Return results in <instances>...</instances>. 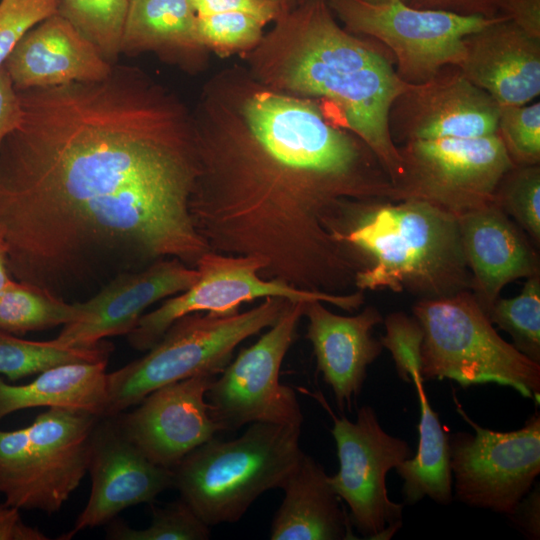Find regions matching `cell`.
<instances>
[{
	"label": "cell",
	"instance_id": "6da1fadb",
	"mask_svg": "<svg viewBox=\"0 0 540 540\" xmlns=\"http://www.w3.org/2000/svg\"><path fill=\"white\" fill-rule=\"evenodd\" d=\"M17 91L22 119L0 145L14 279L62 297L161 259L195 268L209 248L189 213L194 124L172 93L117 64L101 80Z\"/></svg>",
	"mask_w": 540,
	"mask_h": 540
},
{
	"label": "cell",
	"instance_id": "7a4b0ae2",
	"mask_svg": "<svg viewBox=\"0 0 540 540\" xmlns=\"http://www.w3.org/2000/svg\"><path fill=\"white\" fill-rule=\"evenodd\" d=\"M250 53L254 76L270 90L325 100L343 129L376 155L393 184L402 159L389 130L394 100L411 84L372 42L343 29L326 0L283 11Z\"/></svg>",
	"mask_w": 540,
	"mask_h": 540
},
{
	"label": "cell",
	"instance_id": "3957f363",
	"mask_svg": "<svg viewBox=\"0 0 540 540\" xmlns=\"http://www.w3.org/2000/svg\"><path fill=\"white\" fill-rule=\"evenodd\" d=\"M342 241L370 261L356 273L358 290L385 288L420 298L472 291L458 218L427 202H363Z\"/></svg>",
	"mask_w": 540,
	"mask_h": 540
},
{
	"label": "cell",
	"instance_id": "277c9868",
	"mask_svg": "<svg viewBox=\"0 0 540 540\" xmlns=\"http://www.w3.org/2000/svg\"><path fill=\"white\" fill-rule=\"evenodd\" d=\"M301 427L251 423L239 437H215L173 469L174 488L208 525L234 523L264 492L282 488L302 454Z\"/></svg>",
	"mask_w": 540,
	"mask_h": 540
},
{
	"label": "cell",
	"instance_id": "5b68a950",
	"mask_svg": "<svg viewBox=\"0 0 540 540\" xmlns=\"http://www.w3.org/2000/svg\"><path fill=\"white\" fill-rule=\"evenodd\" d=\"M423 339V379H451L462 387L495 383L539 402L540 363L496 332L472 291L419 298L412 307Z\"/></svg>",
	"mask_w": 540,
	"mask_h": 540
},
{
	"label": "cell",
	"instance_id": "8992f818",
	"mask_svg": "<svg viewBox=\"0 0 540 540\" xmlns=\"http://www.w3.org/2000/svg\"><path fill=\"white\" fill-rule=\"evenodd\" d=\"M289 302L267 297L245 312L230 315L196 312L181 317L144 356L107 373L104 415L126 411L164 385L202 372L220 373L236 347L274 325Z\"/></svg>",
	"mask_w": 540,
	"mask_h": 540
},
{
	"label": "cell",
	"instance_id": "52a82bcc",
	"mask_svg": "<svg viewBox=\"0 0 540 540\" xmlns=\"http://www.w3.org/2000/svg\"><path fill=\"white\" fill-rule=\"evenodd\" d=\"M98 415L48 408L26 427L0 429V494L25 510L58 512L88 472Z\"/></svg>",
	"mask_w": 540,
	"mask_h": 540
},
{
	"label": "cell",
	"instance_id": "ba28073f",
	"mask_svg": "<svg viewBox=\"0 0 540 540\" xmlns=\"http://www.w3.org/2000/svg\"><path fill=\"white\" fill-rule=\"evenodd\" d=\"M402 173L392 201L427 202L456 217L494 203L515 164L498 134L414 140L398 146Z\"/></svg>",
	"mask_w": 540,
	"mask_h": 540
},
{
	"label": "cell",
	"instance_id": "9c48e42d",
	"mask_svg": "<svg viewBox=\"0 0 540 540\" xmlns=\"http://www.w3.org/2000/svg\"><path fill=\"white\" fill-rule=\"evenodd\" d=\"M331 11L353 33L370 36L393 53L398 76L421 84L445 66H459L465 36L496 21L436 9L415 8L393 0H326Z\"/></svg>",
	"mask_w": 540,
	"mask_h": 540
},
{
	"label": "cell",
	"instance_id": "30bf717a",
	"mask_svg": "<svg viewBox=\"0 0 540 540\" xmlns=\"http://www.w3.org/2000/svg\"><path fill=\"white\" fill-rule=\"evenodd\" d=\"M268 266L258 255H228L205 252L195 268L198 278L187 290L166 299L155 310L144 313L126 335L131 347L148 351L183 316L207 312L230 315L240 306L260 298L277 297L291 302L319 300L341 309H357L364 301L361 290L346 294H331L293 287L277 279L260 276Z\"/></svg>",
	"mask_w": 540,
	"mask_h": 540
},
{
	"label": "cell",
	"instance_id": "8fae6325",
	"mask_svg": "<svg viewBox=\"0 0 540 540\" xmlns=\"http://www.w3.org/2000/svg\"><path fill=\"white\" fill-rule=\"evenodd\" d=\"M306 302H289L278 321L216 376L206 392L222 432L254 422L301 427L303 414L294 390L279 381Z\"/></svg>",
	"mask_w": 540,
	"mask_h": 540
},
{
	"label": "cell",
	"instance_id": "7c38bea8",
	"mask_svg": "<svg viewBox=\"0 0 540 540\" xmlns=\"http://www.w3.org/2000/svg\"><path fill=\"white\" fill-rule=\"evenodd\" d=\"M333 419L339 470L329 483L349 509V519L367 539H390L402 526L403 505L387 494L388 472L413 456L409 444L385 432L370 406L357 411L355 421Z\"/></svg>",
	"mask_w": 540,
	"mask_h": 540
},
{
	"label": "cell",
	"instance_id": "4fadbf2b",
	"mask_svg": "<svg viewBox=\"0 0 540 540\" xmlns=\"http://www.w3.org/2000/svg\"><path fill=\"white\" fill-rule=\"evenodd\" d=\"M457 411L475 435H449L456 497L468 506L508 516L540 473V414L536 411L520 429L500 432L476 424L458 403Z\"/></svg>",
	"mask_w": 540,
	"mask_h": 540
},
{
	"label": "cell",
	"instance_id": "5bb4252c",
	"mask_svg": "<svg viewBox=\"0 0 540 540\" xmlns=\"http://www.w3.org/2000/svg\"><path fill=\"white\" fill-rule=\"evenodd\" d=\"M499 111L498 103L457 66H445L429 80L411 84L394 100L389 130L395 144L483 137L497 133Z\"/></svg>",
	"mask_w": 540,
	"mask_h": 540
},
{
	"label": "cell",
	"instance_id": "9a60e30c",
	"mask_svg": "<svg viewBox=\"0 0 540 540\" xmlns=\"http://www.w3.org/2000/svg\"><path fill=\"white\" fill-rule=\"evenodd\" d=\"M218 372H202L159 387L129 412L113 415L125 436L154 464L173 469L222 432L206 392Z\"/></svg>",
	"mask_w": 540,
	"mask_h": 540
},
{
	"label": "cell",
	"instance_id": "2e32d148",
	"mask_svg": "<svg viewBox=\"0 0 540 540\" xmlns=\"http://www.w3.org/2000/svg\"><path fill=\"white\" fill-rule=\"evenodd\" d=\"M88 473L91 489L72 529L59 539L105 525L126 508L152 504L174 488L171 469L151 462L123 433L114 416H99L91 435Z\"/></svg>",
	"mask_w": 540,
	"mask_h": 540
},
{
	"label": "cell",
	"instance_id": "e0dca14e",
	"mask_svg": "<svg viewBox=\"0 0 540 540\" xmlns=\"http://www.w3.org/2000/svg\"><path fill=\"white\" fill-rule=\"evenodd\" d=\"M197 278L196 268L176 258L122 272L79 302L80 317L64 325L55 339L72 347H91L107 337L127 335L148 307L187 290Z\"/></svg>",
	"mask_w": 540,
	"mask_h": 540
},
{
	"label": "cell",
	"instance_id": "ac0fdd59",
	"mask_svg": "<svg viewBox=\"0 0 540 540\" xmlns=\"http://www.w3.org/2000/svg\"><path fill=\"white\" fill-rule=\"evenodd\" d=\"M458 68L499 106L525 105L540 94V39L501 15L463 39Z\"/></svg>",
	"mask_w": 540,
	"mask_h": 540
},
{
	"label": "cell",
	"instance_id": "d6986e66",
	"mask_svg": "<svg viewBox=\"0 0 540 540\" xmlns=\"http://www.w3.org/2000/svg\"><path fill=\"white\" fill-rule=\"evenodd\" d=\"M457 218L472 292L487 314L508 283L540 274L539 255L526 233L495 203Z\"/></svg>",
	"mask_w": 540,
	"mask_h": 540
},
{
	"label": "cell",
	"instance_id": "ffe728a7",
	"mask_svg": "<svg viewBox=\"0 0 540 540\" xmlns=\"http://www.w3.org/2000/svg\"><path fill=\"white\" fill-rule=\"evenodd\" d=\"M3 65L16 90L97 81L114 66L59 12L26 32Z\"/></svg>",
	"mask_w": 540,
	"mask_h": 540
},
{
	"label": "cell",
	"instance_id": "44dd1931",
	"mask_svg": "<svg viewBox=\"0 0 540 540\" xmlns=\"http://www.w3.org/2000/svg\"><path fill=\"white\" fill-rule=\"evenodd\" d=\"M319 300L304 304L306 338L313 346L317 369L331 387L340 410H351L366 379L367 367L382 351L373 328L383 322L380 312L366 307L354 316L329 311Z\"/></svg>",
	"mask_w": 540,
	"mask_h": 540
},
{
	"label": "cell",
	"instance_id": "7402d4cb",
	"mask_svg": "<svg viewBox=\"0 0 540 540\" xmlns=\"http://www.w3.org/2000/svg\"><path fill=\"white\" fill-rule=\"evenodd\" d=\"M281 489L284 498L273 518L270 539H355L329 476L311 456L302 452Z\"/></svg>",
	"mask_w": 540,
	"mask_h": 540
},
{
	"label": "cell",
	"instance_id": "603a6c76",
	"mask_svg": "<svg viewBox=\"0 0 540 540\" xmlns=\"http://www.w3.org/2000/svg\"><path fill=\"white\" fill-rule=\"evenodd\" d=\"M108 361L71 362L37 374L27 384H8L0 377V420L37 407L83 410L103 416L107 407Z\"/></svg>",
	"mask_w": 540,
	"mask_h": 540
},
{
	"label": "cell",
	"instance_id": "cb8c5ba5",
	"mask_svg": "<svg viewBox=\"0 0 540 540\" xmlns=\"http://www.w3.org/2000/svg\"><path fill=\"white\" fill-rule=\"evenodd\" d=\"M197 15L190 0H129L120 52H155L189 61L204 47L196 30Z\"/></svg>",
	"mask_w": 540,
	"mask_h": 540
},
{
	"label": "cell",
	"instance_id": "d4e9b609",
	"mask_svg": "<svg viewBox=\"0 0 540 540\" xmlns=\"http://www.w3.org/2000/svg\"><path fill=\"white\" fill-rule=\"evenodd\" d=\"M411 382L420 405L419 443L415 456L395 467L404 481V500L413 505L429 497L438 504L448 505L452 502L449 434L428 402L421 375L412 376Z\"/></svg>",
	"mask_w": 540,
	"mask_h": 540
},
{
	"label": "cell",
	"instance_id": "484cf974",
	"mask_svg": "<svg viewBox=\"0 0 540 540\" xmlns=\"http://www.w3.org/2000/svg\"><path fill=\"white\" fill-rule=\"evenodd\" d=\"M80 315L79 302L68 303L60 296L16 279L0 293V330L14 335L64 326Z\"/></svg>",
	"mask_w": 540,
	"mask_h": 540
},
{
	"label": "cell",
	"instance_id": "4316f807",
	"mask_svg": "<svg viewBox=\"0 0 540 540\" xmlns=\"http://www.w3.org/2000/svg\"><path fill=\"white\" fill-rule=\"evenodd\" d=\"M112 350L106 341L91 347H72L55 338L33 341L0 330V375L15 381L65 363L109 361Z\"/></svg>",
	"mask_w": 540,
	"mask_h": 540
},
{
	"label": "cell",
	"instance_id": "83f0119b",
	"mask_svg": "<svg viewBox=\"0 0 540 540\" xmlns=\"http://www.w3.org/2000/svg\"><path fill=\"white\" fill-rule=\"evenodd\" d=\"M129 0H60L58 12L66 17L115 65Z\"/></svg>",
	"mask_w": 540,
	"mask_h": 540
},
{
	"label": "cell",
	"instance_id": "f1b7e54d",
	"mask_svg": "<svg viewBox=\"0 0 540 540\" xmlns=\"http://www.w3.org/2000/svg\"><path fill=\"white\" fill-rule=\"evenodd\" d=\"M487 316L512 337L517 350L540 363V274L527 278L517 296L498 298Z\"/></svg>",
	"mask_w": 540,
	"mask_h": 540
},
{
	"label": "cell",
	"instance_id": "f546056e",
	"mask_svg": "<svg viewBox=\"0 0 540 540\" xmlns=\"http://www.w3.org/2000/svg\"><path fill=\"white\" fill-rule=\"evenodd\" d=\"M108 540H206L209 526L181 498L164 507L152 506L148 527L136 529L115 517L105 524Z\"/></svg>",
	"mask_w": 540,
	"mask_h": 540
},
{
	"label": "cell",
	"instance_id": "4dcf8cb0",
	"mask_svg": "<svg viewBox=\"0 0 540 540\" xmlns=\"http://www.w3.org/2000/svg\"><path fill=\"white\" fill-rule=\"evenodd\" d=\"M494 203L540 244V167L515 165L501 179Z\"/></svg>",
	"mask_w": 540,
	"mask_h": 540
},
{
	"label": "cell",
	"instance_id": "1f68e13d",
	"mask_svg": "<svg viewBox=\"0 0 540 540\" xmlns=\"http://www.w3.org/2000/svg\"><path fill=\"white\" fill-rule=\"evenodd\" d=\"M264 26L257 17L240 12L197 16L196 20L200 44L221 56L255 48L263 37Z\"/></svg>",
	"mask_w": 540,
	"mask_h": 540
},
{
	"label": "cell",
	"instance_id": "d6a6232c",
	"mask_svg": "<svg viewBox=\"0 0 540 540\" xmlns=\"http://www.w3.org/2000/svg\"><path fill=\"white\" fill-rule=\"evenodd\" d=\"M497 134L515 165H538L540 102L500 106Z\"/></svg>",
	"mask_w": 540,
	"mask_h": 540
},
{
	"label": "cell",
	"instance_id": "836d02e7",
	"mask_svg": "<svg viewBox=\"0 0 540 540\" xmlns=\"http://www.w3.org/2000/svg\"><path fill=\"white\" fill-rule=\"evenodd\" d=\"M383 322L386 333L380 342L390 351L399 377L411 382L413 375L420 374L421 326L414 316L403 312L390 313Z\"/></svg>",
	"mask_w": 540,
	"mask_h": 540
},
{
	"label": "cell",
	"instance_id": "e575fe53",
	"mask_svg": "<svg viewBox=\"0 0 540 540\" xmlns=\"http://www.w3.org/2000/svg\"><path fill=\"white\" fill-rule=\"evenodd\" d=\"M60 0H0V67L32 27L59 10Z\"/></svg>",
	"mask_w": 540,
	"mask_h": 540
},
{
	"label": "cell",
	"instance_id": "d590c367",
	"mask_svg": "<svg viewBox=\"0 0 540 540\" xmlns=\"http://www.w3.org/2000/svg\"><path fill=\"white\" fill-rule=\"evenodd\" d=\"M197 16L240 12L257 17L265 24L287 10L273 0H190Z\"/></svg>",
	"mask_w": 540,
	"mask_h": 540
},
{
	"label": "cell",
	"instance_id": "8d00e7d4",
	"mask_svg": "<svg viewBox=\"0 0 540 540\" xmlns=\"http://www.w3.org/2000/svg\"><path fill=\"white\" fill-rule=\"evenodd\" d=\"M22 119V106L18 91L4 65L0 67V145L13 132Z\"/></svg>",
	"mask_w": 540,
	"mask_h": 540
},
{
	"label": "cell",
	"instance_id": "74e56055",
	"mask_svg": "<svg viewBox=\"0 0 540 540\" xmlns=\"http://www.w3.org/2000/svg\"><path fill=\"white\" fill-rule=\"evenodd\" d=\"M499 15L540 39V0H497Z\"/></svg>",
	"mask_w": 540,
	"mask_h": 540
},
{
	"label": "cell",
	"instance_id": "f35d334b",
	"mask_svg": "<svg viewBox=\"0 0 540 540\" xmlns=\"http://www.w3.org/2000/svg\"><path fill=\"white\" fill-rule=\"evenodd\" d=\"M410 6L485 18L499 16L497 0H410Z\"/></svg>",
	"mask_w": 540,
	"mask_h": 540
},
{
	"label": "cell",
	"instance_id": "ab89813d",
	"mask_svg": "<svg viewBox=\"0 0 540 540\" xmlns=\"http://www.w3.org/2000/svg\"><path fill=\"white\" fill-rule=\"evenodd\" d=\"M49 539L38 528L26 524L20 509L0 502V540H47Z\"/></svg>",
	"mask_w": 540,
	"mask_h": 540
},
{
	"label": "cell",
	"instance_id": "60d3db41",
	"mask_svg": "<svg viewBox=\"0 0 540 540\" xmlns=\"http://www.w3.org/2000/svg\"><path fill=\"white\" fill-rule=\"evenodd\" d=\"M511 521L529 538L540 537V495L539 486L529 491L508 515Z\"/></svg>",
	"mask_w": 540,
	"mask_h": 540
},
{
	"label": "cell",
	"instance_id": "b9f144b4",
	"mask_svg": "<svg viewBox=\"0 0 540 540\" xmlns=\"http://www.w3.org/2000/svg\"><path fill=\"white\" fill-rule=\"evenodd\" d=\"M14 280L7 260V250L4 241L0 237V293Z\"/></svg>",
	"mask_w": 540,
	"mask_h": 540
},
{
	"label": "cell",
	"instance_id": "7bdbcfd3",
	"mask_svg": "<svg viewBox=\"0 0 540 540\" xmlns=\"http://www.w3.org/2000/svg\"><path fill=\"white\" fill-rule=\"evenodd\" d=\"M273 1L279 3V4H280L281 6H283L285 9H289V7H290V2H291L292 0H273Z\"/></svg>",
	"mask_w": 540,
	"mask_h": 540
},
{
	"label": "cell",
	"instance_id": "ee69618b",
	"mask_svg": "<svg viewBox=\"0 0 540 540\" xmlns=\"http://www.w3.org/2000/svg\"><path fill=\"white\" fill-rule=\"evenodd\" d=\"M364 1H367V2H370V3H385V2H390V1H393V0H364ZM399 1L407 3L410 0H399Z\"/></svg>",
	"mask_w": 540,
	"mask_h": 540
},
{
	"label": "cell",
	"instance_id": "f6af8a7d",
	"mask_svg": "<svg viewBox=\"0 0 540 540\" xmlns=\"http://www.w3.org/2000/svg\"><path fill=\"white\" fill-rule=\"evenodd\" d=\"M300 1H303V0H300Z\"/></svg>",
	"mask_w": 540,
	"mask_h": 540
}]
</instances>
